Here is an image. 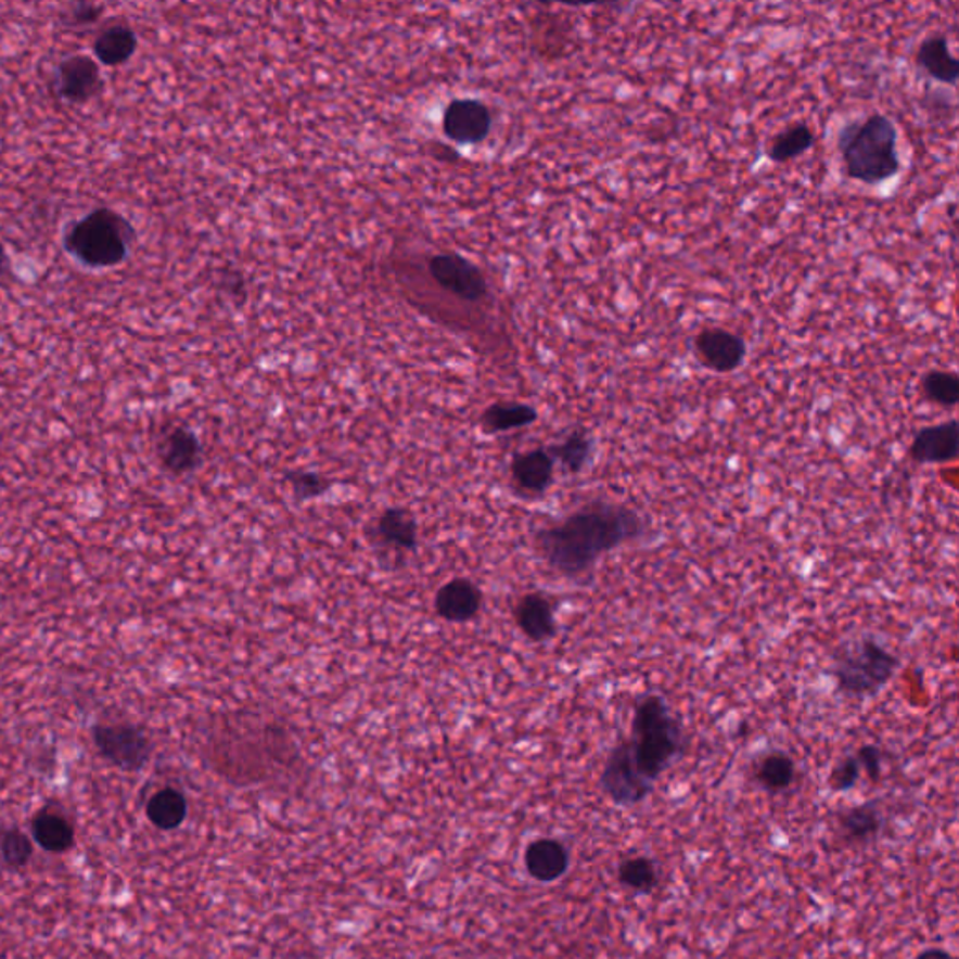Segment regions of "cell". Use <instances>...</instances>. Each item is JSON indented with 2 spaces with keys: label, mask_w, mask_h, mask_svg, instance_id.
I'll return each instance as SVG.
<instances>
[{
  "label": "cell",
  "mask_w": 959,
  "mask_h": 959,
  "mask_svg": "<svg viewBox=\"0 0 959 959\" xmlns=\"http://www.w3.org/2000/svg\"><path fill=\"white\" fill-rule=\"evenodd\" d=\"M618 881L631 891L649 894L658 884L656 864L649 857H630L618 864Z\"/></svg>",
  "instance_id": "cell-28"
},
{
  "label": "cell",
  "mask_w": 959,
  "mask_h": 959,
  "mask_svg": "<svg viewBox=\"0 0 959 959\" xmlns=\"http://www.w3.org/2000/svg\"><path fill=\"white\" fill-rule=\"evenodd\" d=\"M755 781L768 793H781L793 785L796 778V765L791 755L780 750L768 752L760 757L755 767Z\"/></svg>",
  "instance_id": "cell-22"
},
{
  "label": "cell",
  "mask_w": 959,
  "mask_h": 959,
  "mask_svg": "<svg viewBox=\"0 0 959 959\" xmlns=\"http://www.w3.org/2000/svg\"><path fill=\"white\" fill-rule=\"evenodd\" d=\"M816 144V131L808 124H793L788 130L780 131L768 146V159L775 164H788L791 159L801 158L802 154L811 151Z\"/></svg>",
  "instance_id": "cell-23"
},
{
  "label": "cell",
  "mask_w": 959,
  "mask_h": 959,
  "mask_svg": "<svg viewBox=\"0 0 959 959\" xmlns=\"http://www.w3.org/2000/svg\"><path fill=\"white\" fill-rule=\"evenodd\" d=\"M693 349L701 366L714 373H733L744 363L746 342L726 329L706 327L693 340Z\"/></svg>",
  "instance_id": "cell-9"
},
{
  "label": "cell",
  "mask_w": 959,
  "mask_h": 959,
  "mask_svg": "<svg viewBox=\"0 0 959 959\" xmlns=\"http://www.w3.org/2000/svg\"><path fill=\"white\" fill-rule=\"evenodd\" d=\"M430 272L440 287L463 301L476 302L486 296L487 281L482 270L461 255L440 254L433 257Z\"/></svg>",
  "instance_id": "cell-10"
},
{
  "label": "cell",
  "mask_w": 959,
  "mask_h": 959,
  "mask_svg": "<svg viewBox=\"0 0 959 959\" xmlns=\"http://www.w3.org/2000/svg\"><path fill=\"white\" fill-rule=\"evenodd\" d=\"M548 452L566 473L579 474L594 456V439L587 430H574L561 443L548 446Z\"/></svg>",
  "instance_id": "cell-21"
},
{
  "label": "cell",
  "mask_w": 959,
  "mask_h": 959,
  "mask_svg": "<svg viewBox=\"0 0 959 959\" xmlns=\"http://www.w3.org/2000/svg\"><path fill=\"white\" fill-rule=\"evenodd\" d=\"M682 721L662 693L647 692L634 703L631 759L644 780L656 783L686 754Z\"/></svg>",
  "instance_id": "cell-2"
},
{
  "label": "cell",
  "mask_w": 959,
  "mask_h": 959,
  "mask_svg": "<svg viewBox=\"0 0 959 959\" xmlns=\"http://www.w3.org/2000/svg\"><path fill=\"white\" fill-rule=\"evenodd\" d=\"M649 533V521L636 508L594 499L555 525L535 535V548L549 568L566 579L589 576L602 557Z\"/></svg>",
  "instance_id": "cell-1"
},
{
  "label": "cell",
  "mask_w": 959,
  "mask_h": 959,
  "mask_svg": "<svg viewBox=\"0 0 959 959\" xmlns=\"http://www.w3.org/2000/svg\"><path fill=\"white\" fill-rule=\"evenodd\" d=\"M515 623L533 643H544L557 636L553 603L540 592H530L515 605Z\"/></svg>",
  "instance_id": "cell-15"
},
{
  "label": "cell",
  "mask_w": 959,
  "mask_h": 959,
  "mask_svg": "<svg viewBox=\"0 0 959 959\" xmlns=\"http://www.w3.org/2000/svg\"><path fill=\"white\" fill-rule=\"evenodd\" d=\"M136 242V229L113 208H97L69 221L62 233L64 252L92 270L120 267Z\"/></svg>",
  "instance_id": "cell-4"
},
{
  "label": "cell",
  "mask_w": 959,
  "mask_h": 959,
  "mask_svg": "<svg viewBox=\"0 0 959 959\" xmlns=\"http://www.w3.org/2000/svg\"><path fill=\"white\" fill-rule=\"evenodd\" d=\"M898 656L873 636L849 639L832 654L830 675L847 698H875L898 673Z\"/></svg>",
  "instance_id": "cell-5"
},
{
  "label": "cell",
  "mask_w": 959,
  "mask_h": 959,
  "mask_svg": "<svg viewBox=\"0 0 959 959\" xmlns=\"http://www.w3.org/2000/svg\"><path fill=\"white\" fill-rule=\"evenodd\" d=\"M525 866L530 878L540 883H553L568 871L570 853L559 840L540 837L525 851Z\"/></svg>",
  "instance_id": "cell-16"
},
{
  "label": "cell",
  "mask_w": 959,
  "mask_h": 959,
  "mask_svg": "<svg viewBox=\"0 0 959 959\" xmlns=\"http://www.w3.org/2000/svg\"><path fill=\"white\" fill-rule=\"evenodd\" d=\"M12 276V259L8 255L7 247L0 242V280Z\"/></svg>",
  "instance_id": "cell-35"
},
{
  "label": "cell",
  "mask_w": 959,
  "mask_h": 959,
  "mask_svg": "<svg viewBox=\"0 0 959 959\" xmlns=\"http://www.w3.org/2000/svg\"><path fill=\"white\" fill-rule=\"evenodd\" d=\"M443 130L456 143H482L491 130V113L487 105L473 98H461L448 103L443 117Z\"/></svg>",
  "instance_id": "cell-12"
},
{
  "label": "cell",
  "mask_w": 959,
  "mask_h": 959,
  "mask_svg": "<svg viewBox=\"0 0 959 959\" xmlns=\"http://www.w3.org/2000/svg\"><path fill=\"white\" fill-rule=\"evenodd\" d=\"M860 772H862V768H860L857 755H847L832 770L830 788L837 791V793H847V791L857 785L858 780H860Z\"/></svg>",
  "instance_id": "cell-32"
},
{
  "label": "cell",
  "mask_w": 959,
  "mask_h": 959,
  "mask_svg": "<svg viewBox=\"0 0 959 959\" xmlns=\"http://www.w3.org/2000/svg\"><path fill=\"white\" fill-rule=\"evenodd\" d=\"M103 14V7H98V4H87V2H81V4H76V7L72 8V23L74 25H92V23H97Z\"/></svg>",
  "instance_id": "cell-34"
},
{
  "label": "cell",
  "mask_w": 959,
  "mask_h": 959,
  "mask_svg": "<svg viewBox=\"0 0 959 959\" xmlns=\"http://www.w3.org/2000/svg\"><path fill=\"white\" fill-rule=\"evenodd\" d=\"M538 411L527 404H495L482 414V427L486 433H504L535 424Z\"/></svg>",
  "instance_id": "cell-24"
},
{
  "label": "cell",
  "mask_w": 959,
  "mask_h": 959,
  "mask_svg": "<svg viewBox=\"0 0 959 959\" xmlns=\"http://www.w3.org/2000/svg\"><path fill=\"white\" fill-rule=\"evenodd\" d=\"M136 51H138V36L133 33V28L124 23H115L103 28L92 43L94 59L110 68L126 64L136 55Z\"/></svg>",
  "instance_id": "cell-20"
},
{
  "label": "cell",
  "mask_w": 959,
  "mask_h": 959,
  "mask_svg": "<svg viewBox=\"0 0 959 959\" xmlns=\"http://www.w3.org/2000/svg\"><path fill=\"white\" fill-rule=\"evenodd\" d=\"M0 853L7 864L17 868V866H25L28 862V858L33 855V845L25 834H21L20 830H8L0 840Z\"/></svg>",
  "instance_id": "cell-31"
},
{
  "label": "cell",
  "mask_w": 959,
  "mask_h": 959,
  "mask_svg": "<svg viewBox=\"0 0 959 959\" xmlns=\"http://www.w3.org/2000/svg\"><path fill=\"white\" fill-rule=\"evenodd\" d=\"M33 836L40 847L51 853H62L74 845V830L68 821L53 814H41L33 822Z\"/></svg>",
  "instance_id": "cell-27"
},
{
  "label": "cell",
  "mask_w": 959,
  "mask_h": 959,
  "mask_svg": "<svg viewBox=\"0 0 959 959\" xmlns=\"http://www.w3.org/2000/svg\"><path fill=\"white\" fill-rule=\"evenodd\" d=\"M512 479L521 494L538 497L548 491L555 478V460L548 448H535L515 453L512 460Z\"/></svg>",
  "instance_id": "cell-13"
},
{
  "label": "cell",
  "mask_w": 959,
  "mask_h": 959,
  "mask_svg": "<svg viewBox=\"0 0 959 959\" xmlns=\"http://www.w3.org/2000/svg\"><path fill=\"white\" fill-rule=\"evenodd\" d=\"M146 816L151 819L152 824H156L162 830L179 829L188 816V802L184 795L177 789H162L156 795L152 796L149 806H146Z\"/></svg>",
  "instance_id": "cell-25"
},
{
  "label": "cell",
  "mask_w": 959,
  "mask_h": 959,
  "mask_svg": "<svg viewBox=\"0 0 959 959\" xmlns=\"http://www.w3.org/2000/svg\"><path fill=\"white\" fill-rule=\"evenodd\" d=\"M92 737L103 757L123 770L133 772L151 759V742L138 727L97 726Z\"/></svg>",
  "instance_id": "cell-7"
},
{
  "label": "cell",
  "mask_w": 959,
  "mask_h": 959,
  "mask_svg": "<svg viewBox=\"0 0 959 959\" xmlns=\"http://www.w3.org/2000/svg\"><path fill=\"white\" fill-rule=\"evenodd\" d=\"M896 144V124L879 113L862 123L845 124L837 138L847 177L868 186L884 184L902 171Z\"/></svg>",
  "instance_id": "cell-3"
},
{
  "label": "cell",
  "mask_w": 959,
  "mask_h": 959,
  "mask_svg": "<svg viewBox=\"0 0 959 959\" xmlns=\"http://www.w3.org/2000/svg\"><path fill=\"white\" fill-rule=\"evenodd\" d=\"M482 592L473 581L458 577L440 587L435 597V610L448 623H466L478 615Z\"/></svg>",
  "instance_id": "cell-14"
},
{
  "label": "cell",
  "mask_w": 959,
  "mask_h": 959,
  "mask_svg": "<svg viewBox=\"0 0 959 959\" xmlns=\"http://www.w3.org/2000/svg\"><path fill=\"white\" fill-rule=\"evenodd\" d=\"M375 536L383 548L411 553L419 546V525L404 508H388L379 515Z\"/></svg>",
  "instance_id": "cell-18"
},
{
  "label": "cell",
  "mask_w": 959,
  "mask_h": 959,
  "mask_svg": "<svg viewBox=\"0 0 959 959\" xmlns=\"http://www.w3.org/2000/svg\"><path fill=\"white\" fill-rule=\"evenodd\" d=\"M287 482L296 500H311L329 491L330 482L316 471H291Z\"/></svg>",
  "instance_id": "cell-30"
},
{
  "label": "cell",
  "mask_w": 959,
  "mask_h": 959,
  "mask_svg": "<svg viewBox=\"0 0 959 959\" xmlns=\"http://www.w3.org/2000/svg\"><path fill=\"white\" fill-rule=\"evenodd\" d=\"M922 392L932 404L954 409L959 401V378L954 371H928L922 378Z\"/></svg>",
  "instance_id": "cell-29"
},
{
  "label": "cell",
  "mask_w": 959,
  "mask_h": 959,
  "mask_svg": "<svg viewBox=\"0 0 959 959\" xmlns=\"http://www.w3.org/2000/svg\"><path fill=\"white\" fill-rule=\"evenodd\" d=\"M915 959H956L952 954L946 952V950H941V948H930V950H924V952L919 954Z\"/></svg>",
  "instance_id": "cell-36"
},
{
  "label": "cell",
  "mask_w": 959,
  "mask_h": 959,
  "mask_svg": "<svg viewBox=\"0 0 959 959\" xmlns=\"http://www.w3.org/2000/svg\"><path fill=\"white\" fill-rule=\"evenodd\" d=\"M159 458L167 471L175 474L192 473L201 461V443L188 427H175L159 445Z\"/></svg>",
  "instance_id": "cell-19"
},
{
  "label": "cell",
  "mask_w": 959,
  "mask_h": 959,
  "mask_svg": "<svg viewBox=\"0 0 959 959\" xmlns=\"http://www.w3.org/2000/svg\"><path fill=\"white\" fill-rule=\"evenodd\" d=\"M858 763L866 775L870 776V780L878 781L883 772V752L875 744H864L858 747Z\"/></svg>",
  "instance_id": "cell-33"
},
{
  "label": "cell",
  "mask_w": 959,
  "mask_h": 959,
  "mask_svg": "<svg viewBox=\"0 0 959 959\" xmlns=\"http://www.w3.org/2000/svg\"><path fill=\"white\" fill-rule=\"evenodd\" d=\"M840 827H842L843 834L847 840L864 842V840H870L878 834L883 827V816H881L875 802H866V804L843 811L840 816Z\"/></svg>",
  "instance_id": "cell-26"
},
{
  "label": "cell",
  "mask_w": 959,
  "mask_h": 959,
  "mask_svg": "<svg viewBox=\"0 0 959 959\" xmlns=\"http://www.w3.org/2000/svg\"><path fill=\"white\" fill-rule=\"evenodd\" d=\"M600 788L613 804L624 808L638 806L651 795L654 783L639 775L631 759L628 740H623L608 755L600 776Z\"/></svg>",
  "instance_id": "cell-6"
},
{
  "label": "cell",
  "mask_w": 959,
  "mask_h": 959,
  "mask_svg": "<svg viewBox=\"0 0 959 959\" xmlns=\"http://www.w3.org/2000/svg\"><path fill=\"white\" fill-rule=\"evenodd\" d=\"M915 62L925 76L932 77L933 81L956 87L959 79V62L950 51V43L946 35L928 36L919 46Z\"/></svg>",
  "instance_id": "cell-17"
},
{
  "label": "cell",
  "mask_w": 959,
  "mask_h": 959,
  "mask_svg": "<svg viewBox=\"0 0 959 959\" xmlns=\"http://www.w3.org/2000/svg\"><path fill=\"white\" fill-rule=\"evenodd\" d=\"M103 87L102 72L92 56L69 55L56 64V94L66 103H89L102 94Z\"/></svg>",
  "instance_id": "cell-8"
},
{
  "label": "cell",
  "mask_w": 959,
  "mask_h": 959,
  "mask_svg": "<svg viewBox=\"0 0 959 959\" xmlns=\"http://www.w3.org/2000/svg\"><path fill=\"white\" fill-rule=\"evenodd\" d=\"M958 456L959 424L956 419L920 427L909 445V458L919 465L952 463Z\"/></svg>",
  "instance_id": "cell-11"
}]
</instances>
